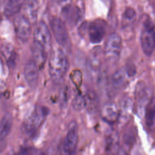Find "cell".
<instances>
[{
  "label": "cell",
  "instance_id": "obj_17",
  "mask_svg": "<svg viewBox=\"0 0 155 155\" xmlns=\"http://www.w3.org/2000/svg\"><path fill=\"white\" fill-rule=\"evenodd\" d=\"M23 1L24 0H8L4 9V15L8 17L16 15L22 8Z\"/></svg>",
  "mask_w": 155,
  "mask_h": 155
},
{
  "label": "cell",
  "instance_id": "obj_9",
  "mask_svg": "<svg viewBox=\"0 0 155 155\" xmlns=\"http://www.w3.org/2000/svg\"><path fill=\"white\" fill-rule=\"evenodd\" d=\"M105 33L106 24L102 20H96L88 25V35L91 43H99L105 36Z\"/></svg>",
  "mask_w": 155,
  "mask_h": 155
},
{
  "label": "cell",
  "instance_id": "obj_11",
  "mask_svg": "<svg viewBox=\"0 0 155 155\" xmlns=\"http://www.w3.org/2000/svg\"><path fill=\"white\" fill-rule=\"evenodd\" d=\"M102 50L100 47L94 48L90 52L87 59V67L91 74L97 73L101 67Z\"/></svg>",
  "mask_w": 155,
  "mask_h": 155
},
{
  "label": "cell",
  "instance_id": "obj_15",
  "mask_svg": "<svg viewBox=\"0 0 155 155\" xmlns=\"http://www.w3.org/2000/svg\"><path fill=\"white\" fill-rule=\"evenodd\" d=\"M149 94L150 93L148 92V90L145 84L140 83L139 84L137 85L136 88V96L138 101L139 111H140V114L142 111L143 110H145L144 107H145L147 109V107L150 104L148 102L150 100Z\"/></svg>",
  "mask_w": 155,
  "mask_h": 155
},
{
  "label": "cell",
  "instance_id": "obj_10",
  "mask_svg": "<svg viewBox=\"0 0 155 155\" xmlns=\"http://www.w3.org/2000/svg\"><path fill=\"white\" fill-rule=\"evenodd\" d=\"M24 77L28 85L31 88H35L37 85L39 78V68L32 59L29 60L25 64Z\"/></svg>",
  "mask_w": 155,
  "mask_h": 155
},
{
  "label": "cell",
  "instance_id": "obj_1",
  "mask_svg": "<svg viewBox=\"0 0 155 155\" xmlns=\"http://www.w3.org/2000/svg\"><path fill=\"white\" fill-rule=\"evenodd\" d=\"M68 68V61L64 53L59 48L54 50L48 61V71L51 79L56 82H61Z\"/></svg>",
  "mask_w": 155,
  "mask_h": 155
},
{
  "label": "cell",
  "instance_id": "obj_13",
  "mask_svg": "<svg viewBox=\"0 0 155 155\" xmlns=\"http://www.w3.org/2000/svg\"><path fill=\"white\" fill-rule=\"evenodd\" d=\"M33 61L38 66L39 70L42 69L47 60V50L40 44L33 42L31 47Z\"/></svg>",
  "mask_w": 155,
  "mask_h": 155
},
{
  "label": "cell",
  "instance_id": "obj_29",
  "mask_svg": "<svg viewBox=\"0 0 155 155\" xmlns=\"http://www.w3.org/2000/svg\"><path fill=\"white\" fill-rule=\"evenodd\" d=\"M6 155H14V154L12 152H10V153H8V154H7Z\"/></svg>",
  "mask_w": 155,
  "mask_h": 155
},
{
  "label": "cell",
  "instance_id": "obj_2",
  "mask_svg": "<svg viewBox=\"0 0 155 155\" xmlns=\"http://www.w3.org/2000/svg\"><path fill=\"white\" fill-rule=\"evenodd\" d=\"M48 114L45 107H37L29 114L24 123V130L26 133L33 135L44 123Z\"/></svg>",
  "mask_w": 155,
  "mask_h": 155
},
{
  "label": "cell",
  "instance_id": "obj_5",
  "mask_svg": "<svg viewBox=\"0 0 155 155\" xmlns=\"http://www.w3.org/2000/svg\"><path fill=\"white\" fill-rule=\"evenodd\" d=\"M122 49V39L115 33L110 34L106 41L104 47V56L110 62H115L119 58Z\"/></svg>",
  "mask_w": 155,
  "mask_h": 155
},
{
  "label": "cell",
  "instance_id": "obj_3",
  "mask_svg": "<svg viewBox=\"0 0 155 155\" xmlns=\"http://www.w3.org/2000/svg\"><path fill=\"white\" fill-rule=\"evenodd\" d=\"M78 143V130L76 122L70 123L67 134L61 145V155H75Z\"/></svg>",
  "mask_w": 155,
  "mask_h": 155
},
{
  "label": "cell",
  "instance_id": "obj_25",
  "mask_svg": "<svg viewBox=\"0 0 155 155\" xmlns=\"http://www.w3.org/2000/svg\"><path fill=\"white\" fill-rule=\"evenodd\" d=\"M124 69L125 70L127 76L128 77H133L136 73V68L135 67V65L131 62L127 64Z\"/></svg>",
  "mask_w": 155,
  "mask_h": 155
},
{
  "label": "cell",
  "instance_id": "obj_30",
  "mask_svg": "<svg viewBox=\"0 0 155 155\" xmlns=\"http://www.w3.org/2000/svg\"><path fill=\"white\" fill-rule=\"evenodd\" d=\"M1 15H0V22H1Z\"/></svg>",
  "mask_w": 155,
  "mask_h": 155
},
{
  "label": "cell",
  "instance_id": "obj_16",
  "mask_svg": "<svg viewBox=\"0 0 155 155\" xmlns=\"http://www.w3.org/2000/svg\"><path fill=\"white\" fill-rule=\"evenodd\" d=\"M65 19L71 24H76L81 18V11L76 6L67 5L64 7L62 11Z\"/></svg>",
  "mask_w": 155,
  "mask_h": 155
},
{
  "label": "cell",
  "instance_id": "obj_19",
  "mask_svg": "<svg viewBox=\"0 0 155 155\" xmlns=\"http://www.w3.org/2000/svg\"><path fill=\"white\" fill-rule=\"evenodd\" d=\"M1 53L7 60L9 66H14L15 64L16 54L12 45L9 44H3L1 47Z\"/></svg>",
  "mask_w": 155,
  "mask_h": 155
},
{
  "label": "cell",
  "instance_id": "obj_18",
  "mask_svg": "<svg viewBox=\"0 0 155 155\" xmlns=\"http://www.w3.org/2000/svg\"><path fill=\"white\" fill-rule=\"evenodd\" d=\"M12 127V118L9 114H5L0 122V140L5 138L10 133Z\"/></svg>",
  "mask_w": 155,
  "mask_h": 155
},
{
  "label": "cell",
  "instance_id": "obj_26",
  "mask_svg": "<svg viewBox=\"0 0 155 155\" xmlns=\"http://www.w3.org/2000/svg\"><path fill=\"white\" fill-rule=\"evenodd\" d=\"M124 18L127 20H132L136 16V12L131 7H128L125 9L123 14Z\"/></svg>",
  "mask_w": 155,
  "mask_h": 155
},
{
  "label": "cell",
  "instance_id": "obj_8",
  "mask_svg": "<svg viewBox=\"0 0 155 155\" xmlns=\"http://www.w3.org/2000/svg\"><path fill=\"white\" fill-rule=\"evenodd\" d=\"M50 26L57 42L62 46L67 45L68 34L64 22L59 18H54L51 20Z\"/></svg>",
  "mask_w": 155,
  "mask_h": 155
},
{
  "label": "cell",
  "instance_id": "obj_20",
  "mask_svg": "<svg viewBox=\"0 0 155 155\" xmlns=\"http://www.w3.org/2000/svg\"><path fill=\"white\" fill-rule=\"evenodd\" d=\"M133 108V105L131 100L129 98L125 99L122 103L121 109L120 111H119L118 120L122 119L125 121L127 119L131 116Z\"/></svg>",
  "mask_w": 155,
  "mask_h": 155
},
{
  "label": "cell",
  "instance_id": "obj_27",
  "mask_svg": "<svg viewBox=\"0 0 155 155\" xmlns=\"http://www.w3.org/2000/svg\"><path fill=\"white\" fill-rule=\"evenodd\" d=\"M71 76H72V81H73V82L76 85H79L81 84L82 75H81V73L79 71L75 70Z\"/></svg>",
  "mask_w": 155,
  "mask_h": 155
},
{
  "label": "cell",
  "instance_id": "obj_12",
  "mask_svg": "<svg viewBox=\"0 0 155 155\" xmlns=\"http://www.w3.org/2000/svg\"><path fill=\"white\" fill-rule=\"evenodd\" d=\"M24 14L23 15L31 22L37 20L38 13V2L37 0H24L22 7Z\"/></svg>",
  "mask_w": 155,
  "mask_h": 155
},
{
  "label": "cell",
  "instance_id": "obj_7",
  "mask_svg": "<svg viewBox=\"0 0 155 155\" xmlns=\"http://www.w3.org/2000/svg\"><path fill=\"white\" fill-rule=\"evenodd\" d=\"M33 42L40 44L46 50L50 47L51 36L47 24L44 22H39L36 25L33 32Z\"/></svg>",
  "mask_w": 155,
  "mask_h": 155
},
{
  "label": "cell",
  "instance_id": "obj_23",
  "mask_svg": "<svg viewBox=\"0 0 155 155\" xmlns=\"http://www.w3.org/2000/svg\"><path fill=\"white\" fill-rule=\"evenodd\" d=\"M145 122L146 125L148 127L151 128L154 127V114H155V110H154V101H152L151 104L150 103V105L147 107L146 110H145Z\"/></svg>",
  "mask_w": 155,
  "mask_h": 155
},
{
  "label": "cell",
  "instance_id": "obj_28",
  "mask_svg": "<svg viewBox=\"0 0 155 155\" xmlns=\"http://www.w3.org/2000/svg\"><path fill=\"white\" fill-rule=\"evenodd\" d=\"M7 91V86L5 83L1 79H0V99L2 98Z\"/></svg>",
  "mask_w": 155,
  "mask_h": 155
},
{
  "label": "cell",
  "instance_id": "obj_6",
  "mask_svg": "<svg viewBox=\"0 0 155 155\" xmlns=\"http://www.w3.org/2000/svg\"><path fill=\"white\" fill-rule=\"evenodd\" d=\"M14 28L18 39L24 43L28 41L31 33V23L23 15L17 16L14 19Z\"/></svg>",
  "mask_w": 155,
  "mask_h": 155
},
{
  "label": "cell",
  "instance_id": "obj_21",
  "mask_svg": "<svg viewBox=\"0 0 155 155\" xmlns=\"http://www.w3.org/2000/svg\"><path fill=\"white\" fill-rule=\"evenodd\" d=\"M127 75L124 68L116 70L111 76V83L115 88L121 87L126 81Z\"/></svg>",
  "mask_w": 155,
  "mask_h": 155
},
{
  "label": "cell",
  "instance_id": "obj_22",
  "mask_svg": "<svg viewBox=\"0 0 155 155\" xmlns=\"http://www.w3.org/2000/svg\"><path fill=\"white\" fill-rule=\"evenodd\" d=\"M85 107L87 108L88 111L93 112L97 106V97L93 91H88L85 95Z\"/></svg>",
  "mask_w": 155,
  "mask_h": 155
},
{
  "label": "cell",
  "instance_id": "obj_14",
  "mask_svg": "<svg viewBox=\"0 0 155 155\" xmlns=\"http://www.w3.org/2000/svg\"><path fill=\"white\" fill-rule=\"evenodd\" d=\"M119 110L113 103L106 104L102 109V118L107 122L113 124L118 120Z\"/></svg>",
  "mask_w": 155,
  "mask_h": 155
},
{
  "label": "cell",
  "instance_id": "obj_24",
  "mask_svg": "<svg viewBox=\"0 0 155 155\" xmlns=\"http://www.w3.org/2000/svg\"><path fill=\"white\" fill-rule=\"evenodd\" d=\"M85 95L78 94L72 101V107L75 110H81L85 107Z\"/></svg>",
  "mask_w": 155,
  "mask_h": 155
},
{
  "label": "cell",
  "instance_id": "obj_4",
  "mask_svg": "<svg viewBox=\"0 0 155 155\" xmlns=\"http://www.w3.org/2000/svg\"><path fill=\"white\" fill-rule=\"evenodd\" d=\"M140 44L144 53L147 56H151L154 49V27L150 19H145L143 23Z\"/></svg>",
  "mask_w": 155,
  "mask_h": 155
}]
</instances>
